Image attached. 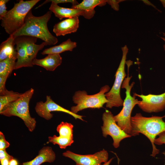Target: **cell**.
I'll list each match as a JSON object with an SVG mask.
<instances>
[{
  "label": "cell",
  "instance_id": "cell-2",
  "mask_svg": "<svg viewBox=\"0 0 165 165\" xmlns=\"http://www.w3.org/2000/svg\"><path fill=\"white\" fill-rule=\"evenodd\" d=\"M164 117L153 116L146 117L139 113L131 117L130 135L135 136L141 133L146 136L152 145V150L151 156L153 157L160 152L154 142L156 136L165 131V122L163 119Z\"/></svg>",
  "mask_w": 165,
  "mask_h": 165
},
{
  "label": "cell",
  "instance_id": "cell-30",
  "mask_svg": "<svg viewBox=\"0 0 165 165\" xmlns=\"http://www.w3.org/2000/svg\"><path fill=\"white\" fill-rule=\"evenodd\" d=\"M123 0H107V2L110 5L111 7L114 10L118 11L119 10V2H122Z\"/></svg>",
  "mask_w": 165,
  "mask_h": 165
},
{
  "label": "cell",
  "instance_id": "cell-25",
  "mask_svg": "<svg viewBox=\"0 0 165 165\" xmlns=\"http://www.w3.org/2000/svg\"><path fill=\"white\" fill-rule=\"evenodd\" d=\"M51 2L54 4L58 5L60 3H71L72 4V6H74L77 5L79 3L76 0H47L44 1L41 4L39 5L38 6L35 8V9L42 6L44 4L47 3Z\"/></svg>",
  "mask_w": 165,
  "mask_h": 165
},
{
  "label": "cell",
  "instance_id": "cell-1",
  "mask_svg": "<svg viewBox=\"0 0 165 165\" xmlns=\"http://www.w3.org/2000/svg\"><path fill=\"white\" fill-rule=\"evenodd\" d=\"M52 13L49 11L42 16H36L30 10L26 16L23 26L12 35L15 38L24 35L36 37L42 39L48 45L56 44L58 39L50 33L47 27Z\"/></svg>",
  "mask_w": 165,
  "mask_h": 165
},
{
  "label": "cell",
  "instance_id": "cell-20",
  "mask_svg": "<svg viewBox=\"0 0 165 165\" xmlns=\"http://www.w3.org/2000/svg\"><path fill=\"white\" fill-rule=\"evenodd\" d=\"M17 51L7 58L0 61V76L8 77L13 71L15 70Z\"/></svg>",
  "mask_w": 165,
  "mask_h": 165
},
{
  "label": "cell",
  "instance_id": "cell-12",
  "mask_svg": "<svg viewBox=\"0 0 165 165\" xmlns=\"http://www.w3.org/2000/svg\"><path fill=\"white\" fill-rule=\"evenodd\" d=\"M49 9L60 20H62L63 18H71L81 16L86 19H90L94 16L95 13V11L89 12L77 9L62 7L52 2H51Z\"/></svg>",
  "mask_w": 165,
  "mask_h": 165
},
{
  "label": "cell",
  "instance_id": "cell-13",
  "mask_svg": "<svg viewBox=\"0 0 165 165\" xmlns=\"http://www.w3.org/2000/svg\"><path fill=\"white\" fill-rule=\"evenodd\" d=\"M27 36H20L15 38V50L17 53V60L15 70L26 67H32L33 65L29 61L26 48Z\"/></svg>",
  "mask_w": 165,
  "mask_h": 165
},
{
  "label": "cell",
  "instance_id": "cell-10",
  "mask_svg": "<svg viewBox=\"0 0 165 165\" xmlns=\"http://www.w3.org/2000/svg\"><path fill=\"white\" fill-rule=\"evenodd\" d=\"M46 98V101L45 102L42 101L37 102L35 107L36 112L40 117L46 120H49L53 117V114L51 112L58 111L68 113L75 119L84 121L82 118L83 116L75 114L59 105L52 100L50 96H47Z\"/></svg>",
  "mask_w": 165,
  "mask_h": 165
},
{
  "label": "cell",
  "instance_id": "cell-9",
  "mask_svg": "<svg viewBox=\"0 0 165 165\" xmlns=\"http://www.w3.org/2000/svg\"><path fill=\"white\" fill-rule=\"evenodd\" d=\"M135 96L141 99L138 105L143 112L151 113L158 112L165 109V92L160 94H149L147 95L134 93Z\"/></svg>",
  "mask_w": 165,
  "mask_h": 165
},
{
  "label": "cell",
  "instance_id": "cell-7",
  "mask_svg": "<svg viewBox=\"0 0 165 165\" xmlns=\"http://www.w3.org/2000/svg\"><path fill=\"white\" fill-rule=\"evenodd\" d=\"M123 54L119 66L116 72L115 79L111 89L105 94L108 101L106 104L107 108H111L113 107L123 106L124 101L122 99L120 94V88L126 76L125 71V64L128 49L126 45L121 48Z\"/></svg>",
  "mask_w": 165,
  "mask_h": 165
},
{
  "label": "cell",
  "instance_id": "cell-14",
  "mask_svg": "<svg viewBox=\"0 0 165 165\" xmlns=\"http://www.w3.org/2000/svg\"><path fill=\"white\" fill-rule=\"evenodd\" d=\"M79 25V17L69 18L56 24L53 31L57 36L76 32Z\"/></svg>",
  "mask_w": 165,
  "mask_h": 165
},
{
  "label": "cell",
  "instance_id": "cell-29",
  "mask_svg": "<svg viewBox=\"0 0 165 165\" xmlns=\"http://www.w3.org/2000/svg\"><path fill=\"white\" fill-rule=\"evenodd\" d=\"M158 137L154 140V144L160 145L165 144V131L160 134Z\"/></svg>",
  "mask_w": 165,
  "mask_h": 165
},
{
  "label": "cell",
  "instance_id": "cell-11",
  "mask_svg": "<svg viewBox=\"0 0 165 165\" xmlns=\"http://www.w3.org/2000/svg\"><path fill=\"white\" fill-rule=\"evenodd\" d=\"M63 156L75 162L77 165H102L108 161V154L104 149L93 154L82 155L67 150L62 154Z\"/></svg>",
  "mask_w": 165,
  "mask_h": 165
},
{
  "label": "cell",
  "instance_id": "cell-18",
  "mask_svg": "<svg viewBox=\"0 0 165 165\" xmlns=\"http://www.w3.org/2000/svg\"><path fill=\"white\" fill-rule=\"evenodd\" d=\"M15 38L12 35L5 41L1 43L0 45V61L12 56L16 52L14 48Z\"/></svg>",
  "mask_w": 165,
  "mask_h": 165
},
{
  "label": "cell",
  "instance_id": "cell-15",
  "mask_svg": "<svg viewBox=\"0 0 165 165\" xmlns=\"http://www.w3.org/2000/svg\"><path fill=\"white\" fill-rule=\"evenodd\" d=\"M56 159V154L50 146H44L38 151V155L32 160L23 163L22 165H40L45 162L51 163Z\"/></svg>",
  "mask_w": 165,
  "mask_h": 165
},
{
  "label": "cell",
  "instance_id": "cell-3",
  "mask_svg": "<svg viewBox=\"0 0 165 165\" xmlns=\"http://www.w3.org/2000/svg\"><path fill=\"white\" fill-rule=\"evenodd\" d=\"M32 88L22 94L17 100L6 106L0 112L1 115L7 116H16L21 119L28 130L33 132L35 129L36 122L32 117L29 111V103L34 93Z\"/></svg>",
  "mask_w": 165,
  "mask_h": 165
},
{
  "label": "cell",
  "instance_id": "cell-17",
  "mask_svg": "<svg viewBox=\"0 0 165 165\" xmlns=\"http://www.w3.org/2000/svg\"><path fill=\"white\" fill-rule=\"evenodd\" d=\"M37 39L36 37L27 36L26 46L27 54L29 61L32 64L33 61L36 58L38 52L42 49L45 46L48 45L44 42L39 45L35 44Z\"/></svg>",
  "mask_w": 165,
  "mask_h": 165
},
{
  "label": "cell",
  "instance_id": "cell-6",
  "mask_svg": "<svg viewBox=\"0 0 165 165\" xmlns=\"http://www.w3.org/2000/svg\"><path fill=\"white\" fill-rule=\"evenodd\" d=\"M109 86L101 87L100 91L93 95H88L84 90L75 92L72 97L73 102L76 105L72 106L71 111L77 114L79 111L87 108H102L108 102L105 94L110 90Z\"/></svg>",
  "mask_w": 165,
  "mask_h": 165
},
{
  "label": "cell",
  "instance_id": "cell-35",
  "mask_svg": "<svg viewBox=\"0 0 165 165\" xmlns=\"http://www.w3.org/2000/svg\"><path fill=\"white\" fill-rule=\"evenodd\" d=\"M165 36V35H164ZM161 38L164 41V42H165V37H161ZM163 48H164V50L165 51V44L163 45Z\"/></svg>",
  "mask_w": 165,
  "mask_h": 165
},
{
  "label": "cell",
  "instance_id": "cell-4",
  "mask_svg": "<svg viewBox=\"0 0 165 165\" xmlns=\"http://www.w3.org/2000/svg\"><path fill=\"white\" fill-rule=\"evenodd\" d=\"M40 0H20L8 11L1 20V25L10 35L14 34L23 26L28 13Z\"/></svg>",
  "mask_w": 165,
  "mask_h": 165
},
{
  "label": "cell",
  "instance_id": "cell-26",
  "mask_svg": "<svg viewBox=\"0 0 165 165\" xmlns=\"http://www.w3.org/2000/svg\"><path fill=\"white\" fill-rule=\"evenodd\" d=\"M6 76H0V95L3 96L6 95L11 92L6 88L5 85L7 78Z\"/></svg>",
  "mask_w": 165,
  "mask_h": 165
},
{
  "label": "cell",
  "instance_id": "cell-36",
  "mask_svg": "<svg viewBox=\"0 0 165 165\" xmlns=\"http://www.w3.org/2000/svg\"><path fill=\"white\" fill-rule=\"evenodd\" d=\"M163 155H164V156L165 163H164V165H165V151L163 152Z\"/></svg>",
  "mask_w": 165,
  "mask_h": 165
},
{
  "label": "cell",
  "instance_id": "cell-32",
  "mask_svg": "<svg viewBox=\"0 0 165 165\" xmlns=\"http://www.w3.org/2000/svg\"><path fill=\"white\" fill-rule=\"evenodd\" d=\"M9 160L5 158L0 160L1 165H9Z\"/></svg>",
  "mask_w": 165,
  "mask_h": 165
},
{
  "label": "cell",
  "instance_id": "cell-33",
  "mask_svg": "<svg viewBox=\"0 0 165 165\" xmlns=\"http://www.w3.org/2000/svg\"><path fill=\"white\" fill-rule=\"evenodd\" d=\"M18 163L17 161L14 158L9 161V165H18Z\"/></svg>",
  "mask_w": 165,
  "mask_h": 165
},
{
  "label": "cell",
  "instance_id": "cell-16",
  "mask_svg": "<svg viewBox=\"0 0 165 165\" xmlns=\"http://www.w3.org/2000/svg\"><path fill=\"white\" fill-rule=\"evenodd\" d=\"M62 62V57L59 54H50L42 59L35 58L32 61L33 65L42 67L47 71H54Z\"/></svg>",
  "mask_w": 165,
  "mask_h": 165
},
{
  "label": "cell",
  "instance_id": "cell-22",
  "mask_svg": "<svg viewBox=\"0 0 165 165\" xmlns=\"http://www.w3.org/2000/svg\"><path fill=\"white\" fill-rule=\"evenodd\" d=\"M73 138L57 136L54 135L53 136L48 137V142L53 145H59L61 149H65L67 147L70 146L74 142Z\"/></svg>",
  "mask_w": 165,
  "mask_h": 165
},
{
  "label": "cell",
  "instance_id": "cell-28",
  "mask_svg": "<svg viewBox=\"0 0 165 165\" xmlns=\"http://www.w3.org/2000/svg\"><path fill=\"white\" fill-rule=\"evenodd\" d=\"M9 143L6 140L4 134L0 132V150H6L10 146Z\"/></svg>",
  "mask_w": 165,
  "mask_h": 165
},
{
  "label": "cell",
  "instance_id": "cell-31",
  "mask_svg": "<svg viewBox=\"0 0 165 165\" xmlns=\"http://www.w3.org/2000/svg\"><path fill=\"white\" fill-rule=\"evenodd\" d=\"M6 158L9 160L13 158V157L9 154L6 150H0V160Z\"/></svg>",
  "mask_w": 165,
  "mask_h": 165
},
{
  "label": "cell",
  "instance_id": "cell-21",
  "mask_svg": "<svg viewBox=\"0 0 165 165\" xmlns=\"http://www.w3.org/2000/svg\"><path fill=\"white\" fill-rule=\"evenodd\" d=\"M106 0H84L77 5L72 6L71 8L82 10L87 12L95 11L94 8L97 6L105 5L107 2Z\"/></svg>",
  "mask_w": 165,
  "mask_h": 165
},
{
  "label": "cell",
  "instance_id": "cell-5",
  "mask_svg": "<svg viewBox=\"0 0 165 165\" xmlns=\"http://www.w3.org/2000/svg\"><path fill=\"white\" fill-rule=\"evenodd\" d=\"M132 76L127 77L124 79L121 87L126 90V97L124 101L123 108L117 115L114 116V120L118 126L126 133L130 135L131 127V114L134 106L138 105L139 101L136 97L131 96L130 92L135 83L133 82L130 85V81ZM131 136V135H130Z\"/></svg>",
  "mask_w": 165,
  "mask_h": 165
},
{
  "label": "cell",
  "instance_id": "cell-24",
  "mask_svg": "<svg viewBox=\"0 0 165 165\" xmlns=\"http://www.w3.org/2000/svg\"><path fill=\"white\" fill-rule=\"evenodd\" d=\"M22 94L11 91L9 93L0 96V112L8 104L18 99Z\"/></svg>",
  "mask_w": 165,
  "mask_h": 165
},
{
  "label": "cell",
  "instance_id": "cell-34",
  "mask_svg": "<svg viewBox=\"0 0 165 165\" xmlns=\"http://www.w3.org/2000/svg\"><path fill=\"white\" fill-rule=\"evenodd\" d=\"M113 158H111L107 162L103 163L102 165H109L112 162Z\"/></svg>",
  "mask_w": 165,
  "mask_h": 165
},
{
  "label": "cell",
  "instance_id": "cell-19",
  "mask_svg": "<svg viewBox=\"0 0 165 165\" xmlns=\"http://www.w3.org/2000/svg\"><path fill=\"white\" fill-rule=\"evenodd\" d=\"M77 46L75 42L72 41L70 38L55 46L44 50L41 53L42 55L50 54H60L65 51H72Z\"/></svg>",
  "mask_w": 165,
  "mask_h": 165
},
{
  "label": "cell",
  "instance_id": "cell-27",
  "mask_svg": "<svg viewBox=\"0 0 165 165\" xmlns=\"http://www.w3.org/2000/svg\"><path fill=\"white\" fill-rule=\"evenodd\" d=\"M9 0H0V20H2L6 16L8 11L6 5Z\"/></svg>",
  "mask_w": 165,
  "mask_h": 165
},
{
  "label": "cell",
  "instance_id": "cell-8",
  "mask_svg": "<svg viewBox=\"0 0 165 165\" xmlns=\"http://www.w3.org/2000/svg\"><path fill=\"white\" fill-rule=\"evenodd\" d=\"M114 116L110 111L106 110L102 115L103 124L101 128L103 136L106 138L108 135L110 136L113 140V146L117 148L119 146L122 140L131 136L126 133L118 126Z\"/></svg>",
  "mask_w": 165,
  "mask_h": 165
},
{
  "label": "cell",
  "instance_id": "cell-23",
  "mask_svg": "<svg viewBox=\"0 0 165 165\" xmlns=\"http://www.w3.org/2000/svg\"><path fill=\"white\" fill-rule=\"evenodd\" d=\"M73 128L71 123L62 122L57 126V131L60 136L73 138Z\"/></svg>",
  "mask_w": 165,
  "mask_h": 165
}]
</instances>
